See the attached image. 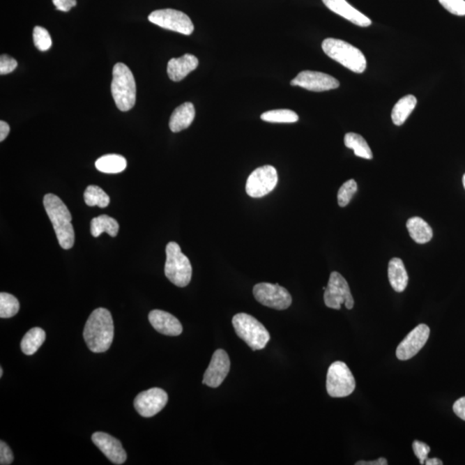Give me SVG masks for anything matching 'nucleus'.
<instances>
[{"label":"nucleus","mask_w":465,"mask_h":465,"mask_svg":"<svg viewBox=\"0 0 465 465\" xmlns=\"http://www.w3.org/2000/svg\"><path fill=\"white\" fill-rule=\"evenodd\" d=\"M94 445L114 464H123L127 459V453L122 444L114 437L102 432H97L91 436Z\"/></svg>","instance_id":"obj_16"},{"label":"nucleus","mask_w":465,"mask_h":465,"mask_svg":"<svg viewBox=\"0 0 465 465\" xmlns=\"http://www.w3.org/2000/svg\"><path fill=\"white\" fill-rule=\"evenodd\" d=\"M44 208L56 231L59 243L63 249H70L75 244V230L72 215L68 208L60 197L54 194H47L43 199Z\"/></svg>","instance_id":"obj_2"},{"label":"nucleus","mask_w":465,"mask_h":465,"mask_svg":"<svg viewBox=\"0 0 465 465\" xmlns=\"http://www.w3.org/2000/svg\"><path fill=\"white\" fill-rule=\"evenodd\" d=\"M442 6L457 16H465L464 0H439Z\"/></svg>","instance_id":"obj_33"},{"label":"nucleus","mask_w":465,"mask_h":465,"mask_svg":"<svg viewBox=\"0 0 465 465\" xmlns=\"http://www.w3.org/2000/svg\"><path fill=\"white\" fill-rule=\"evenodd\" d=\"M84 339L91 351L105 353L111 347L114 338V323L111 312L100 307L93 310L84 329Z\"/></svg>","instance_id":"obj_1"},{"label":"nucleus","mask_w":465,"mask_h":465,"mask_svg":"<svg viewBox=\"0 0 465 465\" xmlns=\"http://www.w3.org/2000/svg\"><path fill=\"white\" fill-rule=\"evenodd\" d=\"M417 105V100L413 95H407L402 98L394 106L391 119L395 125L401 126L406 122Z\"/></svg>","instance_id":"obj_23"},{"label":"nucleus","mask_w":465,"mask_h":465,"mask_svg":"<svg viewBox=\"0 0 465 465\" xmlns=\"http://www.w3.org/2000/svg\"><path fill=\"white\" fill-rule=\"evenodd\" d=\"M119 230V222L107 215H101L91 220V233L93 237H98L104 232L107 233L112 237H116Z\"/></svg>","instance_id":"obj_25"},{"label":"nucleus","mask_w":465,"mask_h":465,"mask_svg":"<svg viewBox=\"0 0 465 465\" xmlns=\"http://www.w3.org/2000/svg\"><path fill=\"white\" fill-rule=\"evenodd\" d=\"M167 402L166 391L160 388H152L139 394L135 399L134 406L139 415L149 418L160 412Z\"/></svg>","instance_id":"obj_12"},{"label":"nucleus","mask_w":465,"mask_h":465,"mask_svg":"<svg viewBox=\"0 0 465 465\" xmlns=\"http://www.w3.org/2000/svg\"><path fill=\"white\" fill-rule=\"evenodd\" d=\"M2 376H3V369L1 368L0 369V376H1L2 378Z\"/></svg>","instance_id":"obj_43"},{"label":"nucleus","mask_w":465,"mask_h":465,"mask_svg":"<svg viewBox=\"0 0 465 465\" xmlns=\"http://www.w3.org/2000/svg\"><path fill=\"white\" fill-rule=\"evenodd\" d=\"M197 66L199 59L192 54H186L179 58L171 59L167 64V75L173 82H181L190 72L195 70Z\"/></svg>","instance_id":"obj_19"},{"label":"nucleus","mask_w":465,"mask_h":465,"mask_svg":"<svg viewBox=\"0 0 465 465\" xmlns=\"http://www.w3.org/2000/svg\"><path fill=\"white\" fill-rule=\"evenodd\" d=\"M14 457L12 450L5 442H0V464L9 465L13 462Z\"/></svg>","instance_id":"obj_36"},{"label":"nucleus","mask_w":465,"mask_h":465,"mask_svg":"<svg viewBox=\"0 0 465 465\" xmlns=\"http://www.w3.org/2000/svg\"><path fill=\"white\" fill-rule=\"evenodd\" d=\"M322 2L333 13L340 15L358 26L368 27L372 24V20L369 17L354 8L346 0H322Z\"/></svg>","instance_id":"obj_18"},{"label":"nucleus","mask_w":465,"mask_h":465,"mask_svg":"<svg viewBox=\"0 0 465 465\" xmlns=\"http://www.w3.org/2000/svg\"><path fill=\"white\" fill-rule=\"evenodd\" d=\"M425 464H427V465H442L443 462L441 459H436V457H434V459H427L426 460V462H425Z\"/></svg>","instance_id":"obj_41"},{"label":"nucleus","mask_w":465,"mask_h":465,"mask_svg":"<svg viewBox=\"0 0 465 465\" xmlns=\"http://www.w3.org/2000/svg\"><path fill=\"white\" fill-rule=\"evenodd\" d=\"M166 254L165 275L178 287H188L192 276V267L189 259L183 254L181 247L174 241L167 244Z\"/></svg>","instance_id":"obj_6"},{"label":"nucleus","mask_w":465,"mask_h":465,"mask_svg":"<svg viewBox=\"0 0 465 465\" xmlns=\"http://www.w3.org/2000/svg\"><path fill=\"white\" fill-rule=\"evenodd\" d=\"M54 6L61 12H69L73 7L76 6V0H52Z\"/></svg>","instance_id":"obj_37"},{"label":"nucleus","mask_w":465,"mask_h":465,"mask_svg":"<svg viewBox=\"0 0 465 465\" xmlns=\"http://www.w3.org/2000/svg\"><path fill=\"white\" fill-rule=\"evenodd\" d=\"M322 49L328 57L339 62L354 73L365 71L366 59L364 54L351 44L335 38H327L322 43Z\"/></svg>","instance_id":"obj_4"},{"label":"nucleus","mask_w":465,"mask_h":465,"mask_svg":"<svg viewBox=\"0 0 465 465\" xmlns=\"http://www.w3.org/2000/svg\"><path fill=\"white\" fill-rule=\"evenodd\" d=\"M324 302L330 309L340 310L345 305L347 310L353 309L354 300L349 283L342 274L334 272L329 277L328 287L325 289Z\"/></svg>","instance_id":"obj_8"},{"label":"nucleus","mask_w":465,"mask_h":465,"mask_svg":"<svg viewBox=\"0 0 465 465\" xmlns=\"http://www.w3.org/2000/svg\"><path fill=\"white\" fill-rule=\"evenodd\" d=\"M453 411L460 419L465 420V397L459 399L453 405Z\"/></svg>","instance_id":"obj_38"},{"label":"nucleus","mask_w":465,"mask_h":465,"mask_svg":"<svg viewBox=\"0 0 465 465\" xmlns=\"http://www.w3.org/2000/svg\"><path fill=\"white\" fill-rule=\"evenodd\" d=\"M291 86L305 88L312 91H326L340 86L338 79L327 73L314 71H303L291 80Z\"/></svg>","instance_id":"obj_14"},{"label":"nucleus","mask_w":465,"mask_h":465,"mask_svg":"<svg viewBox=\"0 0 465 465\" xmlns=\"http://www.w3.org/2000/svg\"><path fill=\"white\" fill-rule=\"evenodd\" d=\"M463 184H464V188L465 189V174L464 175V177H463Z\"/></svg>","instance_id":"obj_42"},{"label":"nucleus","mask_w":465,"mask_h":465,"mask_svg":"<svg viewBox=\"0 0 465 465\" xmlns=\"http://www.w3.org/2000/svg\"><path fill=\"white\" fill-rule=\"evenodd\" d=\"M261 119L268 123H292L298 122L299 116L291 109H273L263 113Z\"/></svg>","instance_id":"obj_29"},{"label":"nucleus","mask_w":465,"mask_h":465,"mask_svg":"<svg viewBox=\"0 0 465 465\" xmlns=\"http://www.w3.org/2000/svg\"><path fill=\"white\" fill-rule=\"evenodd\" d=\"M234 330L254 351L265 349L270 340V334L256 318L250 314L240 313L233 317Z\"/></svg>","instance_id":"obj_5"},{"label":"nucleus","mask_w":465,"mask_h":465,"mask_svg":"<svg viewBox=\"0 0 465 465\" xmlns=\"http://www.w3.org/2000/svg\"><path fill=\"white\" fill-rule=\"evenodd\" d=\"M358 185L354 179L344 183L338 192V204L340 207H346L351 202L354 194L357 192Z\"/></svg>","instance_id":"obj_32"},{"label":"nucleus","mask_w":465,"mask_h":465,"mask_svg":"<svg viewBox=\"0 0 465 465\" xmlns=\"http://www.w3.org/2000/svg\"><path fill=\"white\" fill-rule=\"evenodd\" d=\"M112 93L116 107L121 112H128L134 107L137 85L133 73L125 64L116 63L113 68Z\"/></svg>","instance_id":"obj_3"},{"label":"nucleus","mask_w":465,"mask_h":465,"mask_svg":"<svg viewBox=\"0 0 465 465\" xmlns=\"http://www.w3.org/2000/svg\"><path fill=\"white\" fill-rule=\"evenodd\" d=\"M356 388V382L349 366L344 362L336 361L328 368L327 391L332 397H349Z\"/></svg>","instance_id":"obj_7"},{"label":"nucleus","mask_w":465,"mask_h":465,"mask_svg":"<svg viewBox=\"0 0 465 465\" xmlns=\"http://www.w3.org/2000/svg\"><path fill=\"white\" fill-rule=\"evenodd\" d=\"M230 371V360L224 350L218 349L212 356L210 365L204 375L203 383L211 388H218L222 383Z\"/></svg>","instance_id":"obj_15"},{"label":"nucleus","mask_w":465,"mask_h":465,"mask_svg":"<svg viewBox=\"0 0 465 465\" xmlns=\"http://www.w3.org/2000/svg\"><path fill=\"white\" fill-rule=\"evenodd\" d=\"M84 199L88 206L107 207L109 204V197L100 186L89 185L84 193Z\"/></svg>","instance_id":"obj_28"},{"label":"nucleus","mask_w":465,"mask_h":465,"mask_svg":"<svg viewBox=\"0 0 465 465\" xmlns=\"http://www.w3.org/2000/svg\"><path fill=\"white\" fill-rule=\"evenodd\" d=\"M278 176L275 167L264 166L257 168L249 176L246 185L248 196L259 199L273 192L276 188Z\"/></svg>","instance_id":"obj_11"},{"label":"nucleus","mask_w":465,"mask_h":465,"mask_svg":"<svg viewBox=\"0 0 465 465\" xmlns=\"http://www.w3.org/2000/svg\"><path fill=\"white\" fill-rule=\"evenodd\" d=\"M344 142H345L346 148L353 150L355 155L366 160H372V149L369 148L367 142L360 135L347 133Z\"/></svg>","instance_id":"obj_27"},{"label":"nucleus","mask_w":465,"mask_h":465,"mask_svg":"<svg viewBox=\"0 0 465 465\" xmlns=\"http://www.w3.org/2000/svg\"><path fill=\"white\" fill-rule=\"evenodd\" d=\"M413 450L416 456L418 457L420 464H425L426 460L428 459V453L430 452V448L423 442L418 441H413Z\"/></svg>","instance_id":"obj_35"},{"label":"nucleus","mask_w":465,"mask_h":465,"mask_svg":"<svg viewBox=\"0 0 465 465\" xmlns=\"http://www.w3.org/2000/svg\"><path fill=\"white\" fill-rule=\"evenodd\" d=\"M148 320L153 328L160 334L178 336L182 334L183 327L177 318L166 311L155 310L148 314Z\"/></svg>","instance_id":"obj_17"},{"label":"nucleus","mask_w":465,"mask_h":465,"mask_svg":"<svg viewBox=\"0 0 465 465\" xmlns=\"http://www.w3.org/2000/svg\"><path fill=\"white\" fill-rule=\"evenodd\" d=\"M10 133L9 124L1 121L0 122V142H3Z\"/></svg>","instance_id":"obj_39"},{"label":"nucleus","mask_w":465,"mask_h":465,"mask_svg":"<svg viewBox=\"0 0 465 465\" xmlns=\"http://www.w3.org/2000/svg\"><path fill=\"white\" fill-rule=\"evenodd\" d=\"M98 171L105 174L122 173L127 167V160L122 155H107L100 157L95 163Z\"/></svg>","instance_id":"obj_24"},{"label":"nucleus","mask_w":465,"mask_h":465,"mask_svg":"<svg viewBox=\"0 0 465 465\" xmlns=\"http://www.w3.org/2000/svg\"><path fill=\"white\" fill-rule=\"evenodd\" d=\"M388 462L386 459H384V457H380V459L374 460V461H369V462H366V461H360V462H357L356 465H387Z\"/></svg>","instance_id":"obj_40"},{"label":"nucleus","mask_w":465,"mask_h":465,"mask_svg":"<svg viewBox=\"0 0 465 465\" xmlns=\"http://www.w3.org/2000/svg\"><path fill=\"white\" fill-rule=\"evenodd\" d=\"M33 40H34L36 49L43 51V52L49 50L52 46V38H51L49 31L41 26L34 28Z\"/></svg>","instance_id":"obj_31"},{"label":"nucleus","mask_w":465,"mask_h":465,"mask_svg":"<svg viewBox=\"0 0 465 465\" xmlns=\"http://www.w3.org/2000/svg\"><path fill=\"white\" fill-rule=\"evenodd\" d=\"M196 112L193 104L186 102L174 109L169 121L170 130L178 133L185 129L192 123L195 119Z\"/></svg>","instance_id":"obj_20"},{"label":"nucleus","mask_w":465,"mask_h":465,"mask_svg":"<svg viewBox=\"0 0 465 465\" xmlns=\"http://www.w3.org/2000/svg\"><path fill=\"white\" fill-rule=\"evenodd\" d=\"M20 302L14 296L9 293L1 292L0 294V317H13L20 311Z\"/></svg>","instance_id":"obj_30"},{"label":"nucleus","mask_w":465,"mask_h":465,"mask_svg":"<svg viewBox=\"0 0 465 465\" xmlns=\"http://www.w3.org/2000/svg\"><path fill=\"white\" fill-rule=\"evenodd\" d=\"M148 20L158 26L183 35H192L194 25L190 18L177 10H157L148 16Z\"/></svg>","instance_id":"obj_9"},{"label":"nucleus","mask_w":465,"mask_h":465,"mask_svg":"<svg viewBox=\"0 0 465 465\" xmlns=\"http://www.w3.org/2000/svg\"><path fill=\"white\" fill-rule=\"evenodd\" d=\"M407 229L410 236L416 243L425 244L429 243L434 233L429 224L420 218H412L407 222Z\"/></svg>","instance_id":"obj_22"},{"label":"nucleus","mask_w":465,"mask_h":465,"mask_svg":"<svg viewBox=\"0 0 465 465\" xmlns=\"http://www.w3.org/2000/svg\"><path fill=\"white\" fill-rule=\"evenodd\" d=\"M430 328L426 324H420L413 329L399 344L397 357L400 360H409L419 353L429 338Z\"/></svg>","instance_id":"obj_13"},{"label":"nucleus","mask_w":465,"mask_h":465,"mask_svg":"<svg viewBox=\"0 0 465 465\" xmlns=\"http://www.w3.org/2000/svg\"><path fill=\"white\" fill-rule=\"evenodd\" d=\"M252 292L255 299L264 306L284 310L291 305L292 298L290 292L280 284L259 283L255 285Z\"/></svg>","instance_id":"obj_10"},{"label":"nucleus","mask_w":465,"mask_h":465,"mask_svg":"<svg viewBox=\"0 0 465 465\" xmlns=\"http://www.w3.org/2000/svg\"><path fill=\"white\" fill-rule=\"evenodd\" d=\"M17 67V61L13 57L2 54L0 57V75H8L13 73Z\"/></svg>","instance_id":"obj_34"},{"label":"nucleus","mask_w":465,"mask_h":465,"mask_svg":"<svg viewBox=\"0 0 465 465\" xmlns=\"http://www.w3.org/2000/svg\"><path fill=\"white\" fill-rule=\"evenodd\" d=\"M46 340L45 331L41 328H31L21 342V349L24 354L33 355L38 351Z\"/></svg>","instance_id":"obj_26"},{"label":"nucleus","mask_w":465,"mask_h":465,"mask_svg":"<svg viewBox=\"0 0 465 465\" xmlns=\"http://www.w3.org/2000/svg\"><path fill=\"white\" fill-rule=\"evenodd\" d=\"M388 276L391 287L397 292H402L407 288L409 276L404 264L401 259L393 258L389 263Z\"/></svg>","instance_id":"obj_21"}]
</instances>
